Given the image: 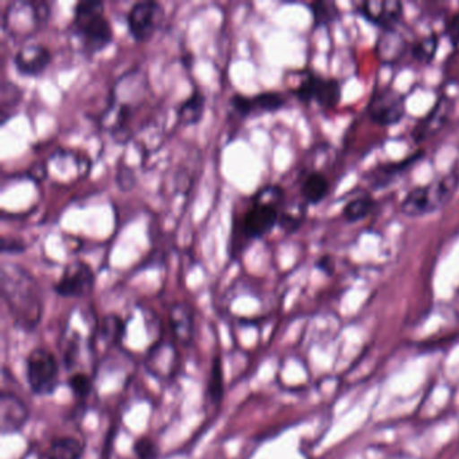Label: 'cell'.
<instances>
[{
  "instance_id": "cell-1",
  "label": "cell",
  "mask_w": 459,
  "mask_h": 459,
  "mask_svg": "<svg viewBox=\"0 0 459 459\" xmlns=\"http://www.w3.org/2000/svg\"><path fill=\"white\" fill-rule=\"evenodd\" d=\"M283 198L284 190L278 185L262 187L252 197L251 206L238 219V225L233 227V238L236 240L235 246L230 247L233 257L243 251L247 243L263 238L273 232L281 219L279 205L283 203Z\"/></svg>"
},
{
  "instance_id": "cell-2",
  "label": "cell",
  "mask_w": 459,
  "mask_h": 459,
  "mask_svg": "<svg viewBox=\"0 0 459 459\" xmlns=\"http://www.w3.org/2000/svg\"><path fill=\"white\" fill-rule=\"evenodd\" d=\"M2 295L15 322L22 329L34 330L41 321L42 299L33 276L18 265H4Z\"/></svg>"
},
{
  "instance_id": "cell-3",
  "label": "cell",
  "mask_w": 459,
  "mask_h": 459,
  "mask_svg": "<svg viewBox=\"0 0 459 459\" xmlns=\"http://www.w3.org/2000/svg\"><path fill=\"white\" fill-rule=\"evenodd\" d=\"M74 36L88 55H95L106 49L112 39L114 30L104 14V4L99 0H82L74 6Z\"/></svg>"
},
{
  "instance_id": "cell-4",
  "label": "cell",
  "mask_w": 459,
  "mask_h": 459,
  "mask_svg": "<svg viewBox=\"0 0 459 459\" xmlns=\"http://www.w3.org/2000/svg\"><path fill=\"white\" fill-rule=\"evenodd\" d=\"M26 378L37 396H49L60 384V367L52 351L37 348L26 359Z\"/></svg>"
},
{
  "instance_id": "cell-5",
  "label": "cell",
  "mask_w": 459,
  "mask_h": 459,
  "mask_svg": "<svg viewBox=\"0 0 459 459\" xmlns=\"http://www.w3.org/2000/svg\"><path fill=\"white\" fill-rule=\"evenodd\" d=\"M163 18H165V9L162 4L154 0L136 2L128 10L127 18H126L128 33L138 44L149 41L162 25Z\"/></svg>"
},
{
  "instance_id": "cell-6",
  "label": "cell",
  "mask_w": 459,
  "mask_h": 459,
  "mask_svg": "<svg viewBox=\"0 0 459 459\" xmlns=\"http://www.w3.org/2000/svg\"><path fill=\"white\" fill-rule=\"evenodd\" d=\"M95 281L92 267L88 263L76 259L65 265L53 289L60 297L84 298L92 292Z\"/></svg>"
},
{
  "instance_id": "cell-7",
  "label": "cell",
  "mask_w": 459,
  "mask_h": 459,
  "mask_svg": "<svg viewBox=\"0 0 459 459\" xmlns=\"http://www.w3.org/2000/svg\"><path fill=\"white\" fill-rule=\"evenodd\" d=\"M368 112L376 125L384 126V127L396 125L405 115L404 96L391 88L381 90L370 99Z\"/></svg>"
},
{
  "instance_id": "cell-8",
  "label": "cell",
  "mask_w": 459,
  "mask_h": 459,
  "mask_svg": "<svg viewBox=\"0 0 459 459\" xmlns=\"http://www.w3.org/2000/svg\"><path fill=\"white\" fill-rule=\"evenodd\" d=\"M303 103L316 101L324 108H334L341 100V87L335 80L308 74L294 91Z\"/></svg>"
},
{
  "instance_id": "cell-9",
  "label": "cell",
  "mask_w": 459,
  "mask_h": 459,
  "mask_svg": "<svg viewBox=\"0 0 459 459\" xmlns=\"http://www.w3.org/2000/svg\"><path fill=\"white\" fill-rule=\"evenodd\" d=\"M147 370L160 381H170L178 370V351L176 345L160 341L150 349L146 357Z\"/></svg>"
},
{
  "instance_id": "cell-10",
  "label": "cell",
  "mask_w": 459,
  "mask_h": 459,
  "mask_svg": "<svg viewBox=\"0 0 459 459\" xmlns=\"http://www.w3.org/2000/svg\"><path fill=\"white\" fill-rule=\"evenodd\" d=\"M52 52L41 44L23 45L15 53L13 63L18 74L23 77H39L49 68L52 63Z\"/></svg>"
},
{
  "instance_id": "cell-11",
  "label": "cell",
  "mask_w": 459,
  "mask_h": 459,
  "mask_svg": "<svg viewBox=\"0 0 459 459\" xmlns=\"http://www.w3.org/2000/svg\"><path fill=\"white\" fill-rule=\"evenodd\" d=\"M28 405L13 392H2L0 396V429L2 435L17 434L28 423Z\"/></svg>"
},
{
  "instance_id": "cell-12",
  "label": "cell",
  "mask_w": 459,
  "mask_h": 459,
  "mask_svg": "<svg viewBox=\"0 0 459 459\" xmlns=\"http://www.w3.org/2000/svg\"><path fill=\"white\" fill-rule=\"evenodd\" d=\"M361 14L369 22L381 26L384 30H389L402 17L403 4L397 0H384V2L372 0L362 4Z\"/></svg>"
},
{
  "instance_id": "cell-13",
  "label": "cell",
  "mask_w": 459,
  "mask_h": 459,
  "mask_svg": "<svg viewBox=\"0 0 459 459\" xmlns=\"http://www.w3.org/2000/svg\"><path fill=\"white\" fill-rule=\"evenodd\" d=\"M451 104L446 98H440L434 108L429 112L426 117L419 123L413 131V138L416 142H423L439 133L445 127L450 115Z\"/></svg>"
},
{
  "instance_id": "cell-14",
  "label": "cell",
  "mask_w": 459,
  "mask_h": 459,
  "mask_svg": "<svg viewBox=\"0 0 459 459\" xmlns=\"http://www.w3.org/2000/svg\"><path fill=\"white\" fill-rule=\"evenodd\" d=\"M170 325L174 338L182 345L192 343L195 335V311L185 302L173 305L170 310Z\"/></svg>"
},
{
  "instance_id": "cell-15",
  "label": "cell",
  "mask_w": 459,
  "mask_h": 459,
  "mask_svg": "<svg viewBox=\"0 0 459 459\" xmlns=\"http://www.w3.org/2000/svg\"><path fill=\"white\" fill-rule=\"evenodd\" d=\"M205 104V95L197 87L193 88L192 93L177 107V119L184 126L197 125L203 119Z\"/></svg>"
},
{
  "instance_id": "cell-16",
  "label": "cell",
  "mask_w": 459,
  "mask_h": 459,
  "mask_svg": "<svg viewBox=\"0 0 459 459\" xmlns=\"http://www.w3.org/2000/svg\"><path fill=\"white\" fill-rule=\"evenodd\" d=\"M458 176L455 173L447 174L437 182L427 185V195H429L431 213L439 211L443 206L447 205L448 201L453 198L456 187H458Z\"/></svg>"
},
{
  "instance_id": "cell-17",
  "label": "cell",
  "mask_w": 459,
  "mask_h": 459,
  "mask_svg": "<svg viewBox=\"0 0 459 459\" xmlns=\"http://www.w3.org/2000/svg\"><path fill=\"white\" fill-rule=\"evenodd\" d=\"M85 443L76 437H56L47 450V459H82Z\"/></svg>"
},
{
  "instance_id": "cell-18",
  "label": "cell",
  "mask_w": 459,
  "mask_h": 459,
  "mask_svg": "<svg viewBox=\"0 0 459 459\" xmlns=\"http://www.w3.org/2000/svg\"><path fill=\"white\" fill-rule=\"evenodd\" d=\"M405 52V41L394 29L384 30L377 42V55L385 64H394L403 57Z\"/></svg>"
},
{
  "instance_id": "cell-19",
  "label": "cell",
  "mask_w": 459,
  "mask_h": 459,
  "mask_svg": "<svg viewBox=\"0 0 459 459\" xmlns=\"http://www.w3.org/2000/svg\"><path fill=\"white\" fill-rule=\"evenodd\" d=\"M402 211L408 217H421L431 213L427 187L419 186L411 190L403 201Z\"/></svg>"
},
{
  "instance_id": "cell-20",
  "label": "cell",
  "mask_w": 459,
  "mask_h": 459,
  "mask_svg": "<svg viewBox=\"0 0 459 459\" xmlns=\"http://www.w3.org/2000/svg\"><path fill=\"white\" fill-rule=\"evenodd\" d=\"M126 325L120 316L115 314L104 316L98 325V340L108 346L117 345L125 335Z\"/></svg>"
},
{
  "instance_id": "cell-21",
  "label": "cell",
  "mask_w": 459,
  "mask_h": 459,
  "mask_svg": "<svg viewBox=\"0 0 459 459\" xmlns=\"http://www.w3.org/2000/svg\"><path fill=\"white\" fill-rule=\"evenodd\" d=\"M329 192V182L321 173H311L302 184V195L310 205L321 203Z\"/></svg>"
},
{
  "instance_id": "cell-22",
  "label": "cell",
  "mask_w": 459,
  "mask_h": 459,
  "mask_svg": "<svg viewBox=\"0 0 459 459\" xmlns=\"http://www.w3.org/2000/svg\"><path fill=\"white\" fill-rule=\"evenodd\" d=\"M224 394V377H222V365L220 357H214L212 362L211 373L206 383V403L208 405H219Z\"/></svg>"
},
{
  "instance_id": "cell-23",
  "label": "cell",
  "mask_w": 459,
  "mask_h": 459,
  "mask_svg": "<svg viewBox=\"0 0 459 459\" xmlns=\"http://www.w3.org/2000/svg\"><path fill=\"white\" fill-rule=\"evenodd\" d=\"M252 112L254 114H271L286 106V98L276 91H265L251 96Z\"/></svg>"
},
{
  "instance_id": "cell-24",
  "label": "cell",
  "mask_w": 459,
  "mask_h": 459,
  "mask_svg": "<svg viewBox=\"0 0 459 459\" xmlns=\"http://www.w3.org/2000/svg\"><path fill=\"white\" fill-rule=\"evenodd\" d=\"M412 160H416V158L405 160V162L403 163H392V165L381 166L377 170L372 171V173H370V186H386V185H389V182L394 181L397 176H400V174L405 170V168L412 163Z\"/></svg>"
},
{
  "instance_id": "cell-25",
  "label": "cell",
  "mask_w": 459,
  "mask_h": 459,
  "mask_svg": "<svg viewBox=\"0 0 459 459\" xmlns=\"http://www.w3.org/2000/svg\"><path fill=\"white\" fill-rule=\"evenodd\" d=\"M373 208H375V200L368 195H362V197L354 198L351 203L346 204L342 213L346 221L357 222L365 219Z\"/></svg>"
},
{
  "instance_id": "cell-26",
  "label": "cell",
  "mask_w": 459,
  "mask_h": 459,
  "mask_svg": "<svg viewBox=\"0 0 459 459\" xmlns=\"http://www.w3.org/2000/svg\"><path fill=\"white\" fill-rule=\"evenodd\" d=\"M437 49V39L435 36L426 37L413 47L412 55L419 63L427 64L434 58Z\"/></svg>"
},
{
  "instance_id": "cell-27",
  "label": "cell",
  "mask_w": 459,
  "mask_h": 459,
  "mask_svg": "<svg viewBox=\"0 0 459 459\" xmlns=\"http://www.w3.org/2000/svg\"><path fill=\"white\" fill-rule=\"evenodd\" d=\"M68 386L74 396L84 399L92 391V380L84 373H74L68 378Z\"/></svg>"
},
{
  "instance_id": "cell-28",
  "label": "cell",
  "mask_w": 459,
  "mask_h": 459,
  "mask_svg": "<svg viewBox=\"0 0 459 459\" xmlns=\"http://www.w3.org/2000/svg\"><path fill=\"white\" fill-rule=\"evenodd\" d=\"M311 13H313L314 22L316 26H325L334 20L335 9L333 4H324V2H316L311 4Z\"/></svg>"
},
{
  "instance_id": "cell-29",
  "label": "cell",
  "mask_w": 459,
  "mask_h": 459,
  "mask_svg": "<svg viewBox=\"0 0 459 459\" xmlns=\"http://www.w3.org/2000/svg\"><path fill=\"white\" fill-rule=\"evenodd\" d=\"M134 453L138 459H155L158 454L157 446L149 437H141L134 445Z\"/></svg>"
},
{
  "instance_id": "cell-30",
  "label": "cell",
  "mask_w": 459,
  "mask_h": 459,
  "mask_svg": "<svg viewBox=\"0 0 459 459\" xmlns=\"http://www.w3.org/2000/svg\"><path fill=\"white\" fill-rule=\"evenodd\" d=\"M230 103L233 111H235L238 117H249V115L254 114V112H252L251 96L235 93V95L230 98Z\"/></svg>"
},
{
  "instance_id": "cell-31",
  "label": "cell",
  "mask_w": 459,
  "mask_h": 459,
  "mask_svg": "<svg viewBox=\"0 0 459 459\" xmlns=\"http://www.w3.org/2000/svg\"><path fill=\"white\" fill-rule=\"evenodd\" d=\"M303 216L305 213H291V212H284V213L281 214V219H279V225H281V230H286L287 233L295 232L298 228L300 227L303 221Z\"/></svg>"
},
{
  "instance_id": "cell-32",
  "label": "cell",
  "mask_w": 459,
  "mask_h": 459,
  "mask_svg": "<svg viewBox=\"0 0 459 459\" xmlns=\"http://www.w3.org/2000/svg\"><path fill=\"white\" fill-rule=\"evenodd\" d=\"M26 251V244L20 238H2V252L9 255L22 254Z\"/></svg>"
},
{
  "instance_id": "cell-33",
  "label": "cell",
  "mask_w": 459,
  "mask_h": 459,
  "mask_svg": "<svg viewBox=\"0 0 459 459\" xmlns=\"http://www.w3.org/2000/svg\"><path fill=\"white\" fill-rule=\"evenodd\" d=\"M447 36L451 44L459 45V14L454 15L447 25Z\"/></svg>"
},
{
  "instance_id": "cell-34",
  "label": "cell",
  "mask_w": 459,
  "mask_h": 459,
  "mask_svg": "<svg viewBox=\"0 0 459 459\" xmlns=\"http://www.w3.org/2000/svg\"><path fill=\"white\" fill-rule=\"evenodd\" d=\"M316 267L319 268V270L325 271L326 273H333V260L332 257H322V259L318 260V263H316Z\"/></svg>"
}]
</instances>
